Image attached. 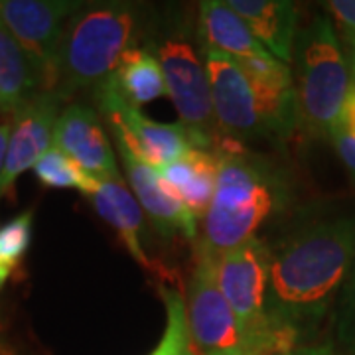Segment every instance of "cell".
I'll use <instances>...</instances> for the list:
<instances>
[{"mask_svg": "<svg viewBox=\"0 0 355 355\" xmlns=\"http://www.w3.org/2000/svg\"><path fill=\"white\" fill-rule=\"evenodd\" d=\"M355 261V216L322 219L270 247L266 320L292 342L326 318Z\"/></svg>", "mask_w": 355, "mask_h": 355, "instance_id": "cell-1", "label": "cell"}, {"mask_svg": "<svg viewBox=\"0 0 355 355\" xmlns=\"http://www.w3.org/2000/svg\"><path fill=\"white\" fill-rule=\"evenodd\" d=\"M113 137L127 172L128 184L132 188V196L153 221L154 229L166 239L174 237L176 233H182L186 239H196L198 219L191 216L190 209L172 193L153 166L144 162L121 137Z\"/></svg>", "mask_w": 355, "mask_h": 355, "instance_id": "cell-11", "label": "cell"}, {"mask_svg": "<svg viewBox=\"0 0 355 355\" xmlns=\"http://www.w3.org/2000/svg\"><path fill=\"white\" fill-rule=\"evenodd\" d=\"M216 153V193L203 217L200 245L219 257L257 237L259 227L279 211L288 196L277 168L247 153L243 144L221 139Z\"/></svg>", "mask_w": 355, "mask_h": 355, "instance_id": "cell-2", "label": "cell"}, {"mask_svg": "<svg viewBox=\"0 0 355 355\" xmlns=\"http://www.w3.org/2000/svg\"><path fill=\"white\" fill-rule=\"evenodd\" d=\"M324 8L331 16V24L345 51L355 85V0H330L324 4Z\"/></svg>", "mask_w": 355, "mask_h": 355, "instance_id": "cell-23", "label": "cell"}, {"mask_svg": "<svg viewBox=\"0 0 355 355\" xmlns=\"http://www.w3.org/2000/svg\"><path fill=\"white\" fill-rule=\"evenodd\" d=\"M32 170H34V174H36L42 186L55 188V190H79L85 196H91L99 184L97 178L89 176L87 172H83L58 146H51Z\"/></svg>", "mask_w": 355, "mask_h": 355, "instance_id": "cell-20", "label": "cell"}, {"mask_svg": "<svg viewBox=\"0 0 355 355\" xmlns=\"http://www.w3.org/2000/svg\"><path fill=\"white\" fill-rule=\"evenodd\" d=\"M253 85L259 111L263 114L268 139L286 140L296 130V87L291 65L270 53L237 60Z\"/></svg>", "mask_w": 355, "mask_h": 355, "instance_id": "cell-13", "label": "cell"}, {"mask_svg": "<svg viewBox=\"0 0 355 355\" xmlns=\"http://www.w3.org/2000/svg\"><path fill=\"white\" fill-rule=\"evenodd\" d=\"M42 89V77L18 42L0 26V109L12 114Z\"/></svg>", "mask_w": 355, "mask_h": 355, "instance_id": "cell-19", "label": "cell"}, {"mask_svg": "<svg viewBox=\"0 0 355 355\" xmlns=\"http://www.w3.org/2000/svg\"><path fill=\"white\" fill-rule=\"evenodd\" d=\"M34 235V211L26 209L0 225V291L12 279L30 251Z\"/></svg>", "mask_w": 355, "mask_h": 355, "instance_id": "cell-22", "label": "cell"}, {"mask_svg": "<svg viewBox=\"0 0 355 355\" xmlns=\"http://www.w3.org/2000/svg\"><path fill=\"white\" fill-rule=\"evenodd\" d=\"M336 130H342L347 137L355 139V85L352 87V93H349V97H347V101H345L342 119H340Z\"/></svg>", "mask_w": 355, "mask_h": 355, "instance_id": "cell-27", "label": "cell"}, {"mask_svg": "<svg viewBox=\"0 0 355 355\" xmlns=\"http://www.w3.org/2000/svg\"><path fill=\"white\" fill-rule=\"evenodd\" d=\"M53 146L97 180H123L101 116L87 105H67L53 130Z\"/></svg>", "mask_w": 355, "mask_h": 355, "instance_id": "cell-12", "label": "cell"}, {"mask_svg": "<svg viewBox=\"0 0 355 355\" xmlns=\"http://www.w3.org/2000/svg\"><path fill=\"white\" fill-rule=\"evenodd\" d=\"M162 67L168 97L172 99L180 123L198 135L221 140L217 128L209 79L203 58L191 46L190 40L180 34L162 38L156 46H148Z\"/></svg>", "mask_w": 355, "mask_h": 355, "instance_id": "cell-8", "label": "cell"}, {"mask_svg": "<svg viewBox=\"0 0 355 355\" xmlns=\"http://www.w3.org/2000/svg\"><path fill=\"white\" fill-rule=\"evenodd\" d=\"M111 79L121 97L137 109L168 95L162 67L148 46L130 48L121 58Z\"/></svg>", "mask_w": 355, "mask_h": 355, "instance_id": "cell-18", "label": "cell"}, {"mask_svg": "<svg viewBox=\"0 0 355 355\" xmlns=\"http://www.w3.org/2000/svg\"><path fill=\"white\" fill-rule=\"evenodd\" d=\"M89 202L97 209L101 219H105L111 227L116 231L123 245L127 247L130 257L148 272L158 277V266L150 261L146 254L144 243H142V227H144V214L140 209L137 198L132 191L125 186L123 180H99L97 188Z\"/></svg>", "mask_w": 355, "mask_h": 355, "instance_id": "cell-14", "label": "cell"}, {"mask_svg": "<svg viewBox=\"0 0 355 355\" xmlns=\"http://www.w3.org/2000/svg\"><path fill=\"white\" fill-rule=\"evenodd\" d=\"M160 180L184 203L196 219H203L216 193L219 156L214 150L196 148L170 164L154 168Z\"/></svg>", "mask_w": 355, "mask_h": 355, "instance_id": "cell-16", "label": "cell"}, {"mask_svg": "<svg viewBox=\"0 0 355 355\" xmlns=\"http://www.w3.org/2000/svg\"><path fill=\"white\" fill-rule=\"evenodd\" d=\"M330 139L334 142V148H336V153L340 156V160H342L343 166L347 168V172L355 180V139L347 137L342 130H334Z\"/></svg>", "mask_w": 355, "mask_h": 355, "instance_id": "cell-25", "label": "cell"}, {"mask_svg": "<svg viewBox=\"0 0 355 355\" xmlns=\"http://www.w3.org/2000/svg\"><path fill=\"white\" fill-rule=\"evenodd\" d=\"M62 101L55 91H40L12 113L0 198L53 146V130L62 114Z\"/></svg>", "mask_w": 355, "mask_h": 355, "instance_id": "cell-10", "label": "cell"}, {"mask_svg": "<svg viewBox=\"0 0 355 355\" xmlns=\"http://www.w3.org/2000/svg\"><path fill=\"white\" fill-rule=\"evenodd\" d=\"M338 343L347 355H355V261L336 304Z\"/></svg>", "mask_w": 355, "mask_h": 355, "instance_id": "cell-24", "label": "cell"}, {"mask_svg": "<svg viewBox=\"0 0 355 355\" xmlns=\"http://www.w3.org/2000/svg\"><path fill=\"white\" fill-rule=\"evenodd\" d=\"M296 128L306 139H330L342 119L354 81L342 44L328 16H316L296 48Z\"/></svg>", "mask_w": 355, "mask_h": 355, "instance_id": "cell-4", "label": "cell"}, {"mask_svg": "<svg viewBox=\"0 0 355 355\" xmlns=\"http://www.w3.org/2000/svg\"><path fill=\"white\" fill-rule=\"evenodd\" d=\"M217 261V254L196 245L186 302L193 355H249L239 322L219 288Z\"/></svg>", "mask_w": 355, "mask_h": 355, "instance_id": "cell-6", "label": "cell"}, {"mask_svg": "<svg viewBox=\"0 0 355 355\" xmlns=\"http://www.w3.org/2000/svg\"><path fill=\"white\" fill-rule=\"evenodd\" d=\"M272 58L291 65L298 30V8L288 0H227Z\"/></svg>", "mask_w": 355, "mask_h": 355, "instance_id": "cell-15", "label": "cell"}, {"mask_svg": "<svg viewBox=\"0 0 355 355\" xmlns=\"http://www.w3.org/2000/svg\"><path fill=\"white\" fill-rule=\"evenodd\" d=\"M93 91H95L97 107L101 114L107 116L111 132L125 140L153 168L170 164L196 148L202 150L216 148V140L193 132L182 123L170 125V123L150 121L146 114L140 113V109L128 105L121 97L111 76L101 81Z\"/></svg>", "mask_w": 355, "mask_h": 355, "instance_id": "cell-5", "label": "cell"}, {"mask_svg": "<svg viewBox=\"0 0 355 355\" xmlns=\"http://www.w3.org/2000/svg\"><path fill=\"white\" fill-rule=\"evenodd\" d=\"M158 292L166 308V326L160 342L148 355H193L186 300L176 288L164 284L158 286Z\"/></svg>", "mask_w": 355, "mask_h": 355, "instance_id": "cell-21", "label": "cell"}, {"mask_svg": "<svg viewBox=\"0 0 355 355\" xmlns=\"http://www.w3.org/2000/svg\"><path fill=\"white\" fill-rule=\"evenodd\" d=\"M200 32L202 48H214L235 60L268 53L241 16L221 0H205L200 4Z\"/></svg>", "mask_w": 355, "mask_h": 355, "instance_id": "cell-17", "label": "cell"}, {"mask_svg": "<svg viewBox=\"0 0 355 355\" xmlns=\"http://www.w3.org/2000/svg\"><path fill=\"white\" fill-rule=\"evenodd\" d=\"M0 113H2V109H0Z\"/></svg>", "mask_w": 355, "mask_h": 355, "instance_id": "cell-29", "label": "cell"}, {"mask_svg": "<svg viewBox=\"0 0 355 355\" xmlns=\"http://www.w3.org/2000/svg\"><path fill=\"white\" fill-rule=\"evenodd\" d=\"M8 137H10V123H8V121H0V180H2V172H4V162H6Z\"/></svg>", "mask_w": 355, "mask_h": 355, "instance_id": "cell-28", "label": "cell"}, {"mask_svg": "<svg viewBox=\"0 0 355 355\" xmlns=\"http://www.w3.org/2000/svg\"><path fill=\"white\" fill-rule=\"evenodd\" d=\"M277 355H345L334 343H310V345H296L288 352Z\"/></svg>", "mask_w": 355, "mask_h": 355, "instance_id": "cell-26", "label": "cell"}, {"mask_svg": "<svg viewBox=\"0 0 355 355\" xmlns=\"http://www.w3.org/2000/svg\"><path fill=\"white\" fill-rule=\"evenodd\" d=\"M202 58L221 139L233 140L237 144L268 139L253 85L239 62L214 48H202Z\"/></svg>", "mask_w": 355, "mask_h": 355, "instance_id": "cell-9", "label": "cell"}, {"mask_svg": "<svg viewBox=\"0 0 355 355\" xmlns=\"http://www.w3.org/2000/svg\"><path fill=\"white\" fill-rule=\"evenodd\" d=\"M81 6L76 0H0V26L38 69L44 91H55L65 26Z\"/></svg>", "mask_w": 355, "mask_h": 355, "instance_id": "cell-7", "label": "cell"}, {"mask_svg": "<svg viewBox=\"0 0 355 355\" xmlns=\"http://www.w3.org/2000/svg\"><path fill=\"white\" fill-rule=\"evenodd\" d=\"M139 8L128 2L83 4L65 26L55 71V93L67 99L76 91L97 87L135 48Z\"/></svg>", "mask_w": 355, "mask_h": 355, "instance_id": "cell-3", "label": "cell"}]
</instances>
